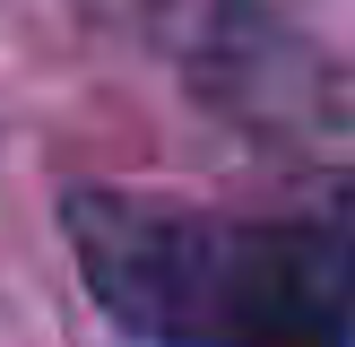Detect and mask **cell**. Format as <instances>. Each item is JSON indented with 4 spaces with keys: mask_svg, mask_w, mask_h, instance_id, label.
I'll return each mask as SVG.
<instances>
[{
    "mask_svg": "<svg viewBox=\"0 0 355 347\" xmlns=\"http://www.w3.org/2000/svg\"><path fill=\"white\" fill-rule=\"evenodd\" d=\"M61 235L130 347H355V235L156 191H61Z\"/></svg>",
    "mask_w": 355,
    "mask_h": 347,
    "instance_id": "1",
    "label": "cell"
},
{
    "mask_svg": "<svg viewBox=\"0 0 355 347\" xmlns=\"http://www.w3.org/2000/svg\"><path fill=\"white\" fill-rule=\"evenodd\" d=\"M156 26L191 96L252 148L286 156L295 183L329 200V226L355 235V69L269 0H156Z\"/></svg>",
    "mask_w": 355,
    "mask_h": 347,
    "instance_id": "2",
    "label": "cell"
}]
</instances>
